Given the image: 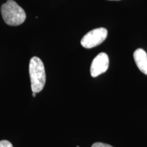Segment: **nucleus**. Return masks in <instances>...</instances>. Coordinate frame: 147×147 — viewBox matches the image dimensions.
Returning <instances> with one entry per match:
<instances>
[{
    "label": "nucleus",
    "instance_id": "nucleus-7",
    "mask_svg": "<svg viewBox=\"0 0 147 147\" xmlns=\"http://www.w3.org/2000/svg\"><path fill=\"white\" fill-rule=\"evenodd\" d=\"M91 147H113V146H112L111 145L104 144V143L96 142V143H94V144L92 145Z\"/></svg>",
    "mask_w": 147,
    "mask_h": 147
},
{
    "label": "nucleus",
    "instance_id": "nucleus-6",
    "mask_svg": "<svg viewBox=\"0 0 147 147\" xmlns=\"http://www.w3.org/2000/svg\"><path fill=\"white\" fill-rule=\"evenodd\" d=\"M0 147H13L12 143L8 140L0 141Z\"/></svg>",
    "mask_w": 147,
    "mask_h": 147
},
{
    "label": "nucleus",
    "instance_id": "nucleus-9",
    "mask_svg": "<svg viewBox=\"0 0 147 147\" xmlns=\"http://www.w3.org/2000/svg\"><path fill=\"white\" fill-rule=\"evenodd\" d=\"M110 1H119V0H110Z\"/></svg>",
    "mask_w": 147,
    "mask_h": 147
},
{
    "label": "nucleus",
    "instance_id": "nucleus-4",
    "mask_svg": "<svg viewBox=\"0 0 147 147\" xmlns=\"http://www.w3.org/2000/svg\"><path fill=\"white\" fill-rule=\"evenodd\" d=\"M109 66V58L105 53H101L95 57L91 63V76L97 77L107 71Z\"/></svg>",
    "mask_w": 147,
    "mask_h": 147
},
{
    "label": "nucleus",
    "instance_id": "nucleus-2",
    "mask_svg": "<svg viewBox=\"0 0 147 147\" xmlns=\"http://www.w3.org/2000/svg\"><path fill=\"white\" fill-rule=\"evenodd\" d=\"M1 12L3 21L10 26H18L26 19L25 10L13 0H8L1 5Z\"/></svg>",
    "mask_w": 147,
    "mask_h": 147
},
{
    "label": "nucleus",
    "instance_id": "nucleus-1",
    "mask_svg": "<svg viewBox=\"0 0 147 147\" xmlns=\"http://www.w3.org/2000/svg\"><path fill=\"white\" fill-rule=\"evenodd\" d=\"M31 87L33 93H40L44 89L46 83V72L43 62L39 57L31 59L29 66Z\"/></svg>",
    "mask_w": 147,
    "mask_h": 147
},
{
    "label": "nucleus",
    "instance_id": "nucleus-3",
    "mask_svg": "<svg viewBox=\"0 0 147 147\" xmlns=\"http://www.w3.org/2000/svg\"><path fill=\"white\" fill-rule=\"evenodd\" d=\"M108 36L107 29L101 27L93 29L82 38L81 45L85 49H92L101 45L106 39Z\"/></svg>",
    "mask_w": 147,
    "mask_h": 147
},
{
    "label": "nucleus",
    "instance_id": "nucleus-8",
    "mask_svg": "<svg viewBox=\"0 0 147 147\" xmlns=\"http://www.w3.org/2000/svg\"><path fill=\"white\" fill-rule=\"evenodd\" d=\"M32 95H33V97H36V93H32Z\"/></svg>",
    "mask_w": 147,
    "mask_h": 147
},
{
    "label": "nucleus",
    "instance_id": "nucleus-5",
    "mask_svg": "<svg viewBox=\"0 0 147 147\" xmlns=\"http://www.w3.org/2000/svg\"><path fill=\"white\" fill-rule=\"evenodd\" d=\"M134 59L140 71L147 75V53L142 49H138L134 53Z\"/></svg>",
    "mask_w": 147,
    "mask_h": 147
}]
</instances>
